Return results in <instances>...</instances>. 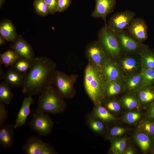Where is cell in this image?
<instances>
[{
	"label": "cell",
	"mask_w": 154,
	"mask_h": 154,
	"mask_svg": "<svg viewBox=\"0 0 154 154\" xmlns=\"http://www.w3.org/2000/svg\"><path fill=\"white\" fill-rule=\"evenodd\" d=\"M56 64L45 56L35 58L26 75L22 91L27 96L40 95L53 83Z\"/></svg>",
	"instance_id": "1"
},
{
	"label": "cell",
	"mask_w": 154,
	"mask_h": 154,
	"mask_svg": "<svg viewBox=\"0 0 154 154\" xmlns=\"http://www.w3.org/2000/svg\"><path fill=\"white\" fill-rule=\"evenodd\" d=\"M105 82L100 70L88 63L85 70L84 86L87 94L94 105L102 104L106 98Z\"/></svg>",
	"instance_id": "2"
},
{
	"label": "cell",
	"mask_w": 154,
	"mask_h": 154,
	"mask_svg": "<svg viewBox=\"0 0 154 154\" xmlns=\"http://www.w3.org/2000/svg\"><path fill=\"white\" fill-rule=\"evenodd\" d=\"M64 98L57 89L51 85L40 95L36 110L46 113H62L66 107Z\"/></svg>",
	"instance_id": "3"
},
{
	"label": "cell",
	"mask_w": 154,
	"mask_h": 154,
	"mask_svg": "<svg viewBox=\"0 0 154 154\" xmlns=\"http://www.w3.org/2000/svg\"><path fill=\"white\" fill-rule=\"evenodd\" d=\"M97 40L109 59L116 60L122 54L115 32L107 25L99 31Z\"/></svg>",
	"instance_id": "4"
},
{
	"label": "cell",
	"mask_w": 154,
	"mask_h": 154,
	"mask_svg": "<svg viewBox=\"0 0 154 154\" xmlns=\"http://www.w3.org/2000/svg\"><path fill=\"white\" fill-rule=\"evenodd\" d=\"M77 78L76 75H68L56 70L53 83L57 90L64 98H70L74 95L75 91L74 86Z\"/></svg>",
	"instance_id": "5"
},
{
	"label": "cell",
	"mask_w": 154,
	"mask_h": 154,
	"mask_svg": "<svg viewBox=\"0 0 154 154\" xmlns=\"http://www.w3.org/2000/svg\"><path fill=\"white\" fill-rule=\"evenodd\" d=\"M85 52L88 63L100 70L109 59L97 40L88 43L86 46Z\"/></svg>",
	"instance_id": "6"
},
{
	"label": "cell",
	"mask_w": 154,
	"mask_h": 154,
	"mask_svg": "<svg viewBox=\"0 0 154 154\" xmlns=\"http://www.w3.org/2000/svg\"><path fill=\"white\" fill-rule=\"evenodd\" d=\"M115 61L125 76L140 72L141 68L138 53L122 54Z\"/></svg>",
	"instance_id": "7"
},
{
	"label": "cell",
	"mask_w": 154,
	"mask_h": 154,
	"mask_svg": "<svg viewBox=\"0 0 154 154\" xmlns=\"http://www.w3.org/2000/svg\"><path fill=\"white\" fill-rule=\"evenodd\" d=\"M31 128L40 135L46 136L51 131L53 123L49 116L36 110L29 123Z\"/></svg>",
	"instance_id": "8"
},
{
	"label": "cell",
	"mask_w": 154,
	"mask_h": 154,
	"mask_svg": "<svg viewBox=\"0 0 154 154\" xmlns=\"http://www.w3.org/2000/svg\"><path fill=\"white\" fill-rule=\"evenodd\" d=\"M135 15L134 12L127 10L117 12L110 17L107 26L114 32L124 31L127 29Z\"/></svg>",
	"instance_id": "9"
},
{
	"label": "cell",
	"mask_w": 154,
	"mask_h": 154,
	"mask_svg": "<svg viewBox=\"0 0 154 154\" xmlns=\"http://www.w3.org/2000/svg\"><path fill=\"white\" fill-rule=\"evenodd\" d=\"M115 33L122 54L138 53L143 44L137 41L124 30Z\"/></svg>",
	"instance_id": "10"
},
{
	"label": "cell",
	"mask_w": 154,
	"mask_h": 154,
	"mask_svg": "<svg viewBox=\"0 0 154 154\" xmlns=\"http://www.w3.org/2000/svg\"><path fill=\"white\" fill-rule=\"evenodd\" d=\"M128 33L136 40L141 43L148 38L147 26L144 19L134 18L127 28Z\"/></svg>",
	"instance_id": "11"
},
{
	"label": "cell",
	"mask_w": 154,
	"mask_h": 154,
	"mask_svg": "<svg viewBox=\"0 0 154 154\" xmlns=\"http://www.w3.org/2000/svg\"><path fill=\"white\" fill-rule=\"evenodd\" d=\"M95 5L91 17L94 18H101L107 25L106 17L107 16L114 11L116 0H95Z\"/></svg>",
	"instance_id": "12"
},
{
	"label": "cell",
	"mask_w": 154,
	"mask_h": 154,
	"mask_svg": "<svg viewBox=\"0 0 154 154\" xmlns=\"http://www.w3.org/2000/svg\"><path fill=\"white\" fill-rule=\"evenodd\" d=\"M105 81L124 80L125 76L115 61L110 59L101 69Z\"/></svg>",
	"instance_id": "13"
},
{
	"label": "cell",
	"mask_w": 154,
	"mask_h": 154,
	"mask_svg": "<svg viewBox=\"0 0 154 154\" xmlns=\"http://www.w3.org/2000/svg\"><path fill=\"white\" fill-rule=\"evenodd\" d=\"M11 48L19 57L33 61L35 57L31 46L22 37H17Z\"/></svg>",
	"instance_id": "14"
},
{
	"label": "cell",
	"mask_w": 154,
	"mask_h": 154,
	"mask_svg": "<svg viewBox=\"0 0 154 154\" xmlns=\"http://www.w3.org/2000/svg\"><path fill=\"white\" fill-rule=\"evenodd\" d=\"M141 108L146 110L154 102V86L144 85L135 92Z\"/></svg>",
	"instance_id": "15"
},
{
	"label": "cell",
	"mask_w": 154,
	"mask_h": 154,
	"mask_svg": "<svg viewBox=\"0 0 154 154\" xmlns=\"http://www.w3.org/2000/svg\"><path fill=\"white\" fill-rule=\"evenodd\" d=\"M126 92L125 85L124 80L105 82L104 92L106 98L115 97Z\"/></svg>",
	"instance_id": "16"
},
{
	"label": "cell",
	"mask_w": 154,
	"mask_h": 154,
	"mask_svg": "<svg viewBox=\"0 0 154 154\" xmlns=\"http://www.w3.org/2000/svg\"><path fill=\"white\" fill-rule=\"evenodd\" d=\"M133 138L143 153L150 152L154 142L151 137L138 129L134 133Z\"/></svg>",
	"instance_id": "17"
},
{
	"label": "cell",
	"mask_w": 154,
	"mask_h": 154,
	"mask_svg": "<svg viewBox=\"0 0 154 154\" xmlns=\"http://www.w3.org/2000/svg\"><path fill=\"white\" fill-rule=\"evenodd\" d=\"M33 100L31 96H27L23 99L14 125L15 129L21 127L26 123L27 117L31 112L30 107Z\"/></svg>",
	"instance_id": "18"
},
{
	"label": "cell",
	"mask_w": 154,
	"mask_h": 154,
	"mask_svg": "<svg viewBox=\"0 0 154 154\" xmlns=\"http://www.w3.org/2000/svg\"><path fill=\"white\" fill-rule=\"evenodd\" d=\"M14 125H3L0 127V145L4 149H9L13 145Z\"/></svg>",
	"instance_id": "19"
},
{
	"label": "cell",
	"mask_w": 154,
	"mask_h": 154,
	"mask_svg": "<svg viewBox=\"0 0 154 154\" xmlns=\"http://www.w3.org/2000/svg\"><path fill=\"white\" fill-rule=\"evenodd\" d=\"M26 74L19 73L11 68L3 77L4 81L11 87L22 86Z\"/></svg>",
	"instance_id": "20"
},
{
	"label": "cell",
	"mask_w": 154,
	"mask_h": 154,
	"mask_svg": "<svg viewBox=\"0 0 154 154\" xmlns=\"http://www.w3.org/2000/svg\"><path fill=\"white\" fill-rule=\"evenodd\" d=\"M124 80L126 92H135L144 85L143 77L140 72L125 76Z\"/></svg>",
	"instance_id": "21"
},
{
	"label": "cell",
	"mask_w": 154,
	"mask_h": 154,
	"mask_svg": "<svg viewBox=\"0 0 154 154\" xmlns=\"http://www.w3.org/2000/svg\"><path fill=\"white\" fill-rule=\"evenodd\" d=\"M91 115L105 124L112 123L117 119L115 115L111 113L102 104L94 105Z\"/></svg>",
	"instance_id": "22"
},
{
	"label": "cell",
	"mask_w": 154,
	"mask_h": 154,
	"mask_svg": "<svg viewBox=\"0 0 154 154\" xmlns=\"http://www.w3.org/2000/svg\"><path fill=\"white\" fill-rule=\"evenodd\" d=\"M126 92L119 100L122 108L127 110H139L141 107L136 93Z\"/></svg>",
	"instance_id": "23"
},
{
	"label": "cell",
	"mask_w": 154,
	"mask_h": 154,
	"mask_svg": "<svg viewBox=\"0 0 154 154\" xmlns=\"http://www.w3.org/2000/svg\"><path fill=\"white\" fill-rule=\"evenodd\" d=\"M140 56L141 68H154V51L147 45L143 44L138 53Z\"/></svg>",
	"instance_id": "24"
},
{
	"label": "cell",
	"mask_w": 154,
	"mask_h": 154,
	"mask_svg": "<svg viewBox=\"0 0 154 154\" xmlns=\"http://www.w3.org/2000/svg\"><path fill=\"white\" fill-rule=\"evenodd\" d=\"M44 143L38 137H30L23 146V151L27 154H41Z\"/></svg>",
	"instance_id": "25"
},
{
	"label": "cell",
	"mask_w": 154,
	"mask_h": 154,
	"mask_svg": "<svg viewBox=\"0 0 154 154\" xmlns=\"http://www.w3.org/2000/svg\"><path fill=\"white\" fill-rule=\"evenodd\" d=\"M0 33L7 41L14 42L17 38L15 28L9 20L2 21L0 25Z\"/></svg>",
	"instance_id": "26"
},
{
	"label": "cell",
	"mask_w": 154,
	"mask_h": 154,
	"mask_svg": "<svg viewBox=\"0 0 154 154\" xmlns=\"http://www.w3.org/2000/svg\"><path fill=\"white\" fill-rule=\"evenodd\" d=\"M128 138L126 137L111 139L110 151L114 154H123Z\"/></svg>",
	"instance_id": "27"
},
{
	"label": "cell",
	"mask_w": 154,
	"mask_h": 154,
	"mask_svg": "<svg viewBox=\"0 0 154 154\" xmlns=\"http://www.w3.org/2000/svg\"><path fill=\"white\" fill-rule=\"evenodd\" d=\"M102 104L111 113L114 115L119 114L121 111L122 107L119 100L115 97L106 98Z\"/></svg>",
	"instance_id": "28"
},
{
	"label": "cell",
	"mask_w": 154,
	"mask_h": 154,
	"mask_svg": "<svg viewBox=\"0 0 154 154\" xmlns=\"http://www.w3.org/2000/svg\"><path fill=\"white\" fill-rule=\"evenodd\" d=\"M20 58L13 50H9L0 54V65L4 64L6 67L12 66Z\"/></svg>",
	"instance_id": "29"
},
{
	"label": "cell",
	"mask_w": 154,
	"mask_h": 154,
	"mask_svg": "<svg viewBox=\"0 0 154 154\" xmlns=\"http://www.w3.org/2000/svg\"><path fill=\"white\" fill-rule=\"evenodd\" d=\"M33 61L20 57L11 68L19 73L26 74L30 69Z\"/></svg>",
	"instance_id": "30"
},
{
	"label": "cell",
	"mask_w": 154,
	"mask_h": 154,
	"mask_svg": "<svg viewBox=\"0 0 154 154\" xmlns=\"http://www.w3.org/2000/svg\"><path fill=\"white\" fill-rule=\"evenodd\" d=\"M87 121L89 127L95 132L101 134L105 131L106 129V124L91 114L88 116Z\"/></svg>",
	"instance_id": "31"
},
{
	"label": "cell",
	"mask_w": 154,
	"mask_h": 154,
	"mask_svg": "<svg viewBox=\"0 0 154 154\" xmlns=\"http://www.w3.org/2000/svg\"><path fill=\"white\" fill-rule=\"evenodd\" d=\"M141 114L139 110H127L122 117L123 121L126 123L134 125L141 119Z\"/></svg>",
	"instance_id": "32"
},
{
	"label": "cell",
	"mask_w": 154,
	"mask_h": 154,
	"mask_svg": "<svg viewBox=\"0 0 154 154\" xmlns=\"http://www.w3.org/2000/svg\"><path fill=\"white\" fill-rule=\"evenodd\" d=\"M11 88L4 81L1 82L0 84V102L6 104L10 103L13 96Z\"/></svg>",
	"instance_id": "33"
},
{
	"label": "cell",
	"mask_w": 154,
	"mask_h": 154,
	"mask_svg": "<svg viewBox=\"0 0 154 154\" xmlns=\"http://www.w3.org/2000/svg\"><path fill=\"white\" fill-rule=\"evenodd\" d=\"M128 131L127 128L122 126H114L108 130L106 135V138L109 140L119 138L126 133Z\"/></svg>",
	"instance_id": "34"
},
{
	"label": "cell",
	"mask_w": 154,
	"mask_h": 154,
	"mask_svg": "<svg viewBox=\"0 0 154 154\" xmlns=\"http://www.w3.org/2000/svg\"><path fill=\"white\" fill-rule=\"evenodd\" d=\"M137 128L154 140V128L151 121L144 118L139 122Z\"/></svg>",
	"instance_id": "35"
},
{
	"label": "cell",
	"mask_w": 154,
	"mask_h": 154,
	"mask_svg": "<svg viewBox=\"0 0 154 154\" xmlns=\"http://www.w3.org/2000/svg\"><path fill=\"white\" fill-rule=\"evenodd\" d=\"M140 72L143 80L144 85H154V68H141Z\"/></svg>",
	"instance_id": "36"
},
{
	"label": "cell",
	"mask_w": 154,
	"mask_h": 154,
	"mask_svg": "<svg viewBox=\"0 0 154 154\" xmlns=\"http://www.w3.org/2000/svg\"><path fill=\"white\" fill-rule=\"evenodd\" d=\"M33 6L36 13L41 16H46L49 13L48 7L43 0H35Z\"/></svg>",
	"instance_id": "37"
},
{
	"label": "cell",
	"mask_w": 154,
	"mask_h": 154,
	"mask_svg": "<svg viewBox=\"0 0 154 154\" xmlns=\"http://www.w3.org/2000/svg\"><path fill=\"white\" fill-rule=\"evenodd\" d=\"M47 5L49 13L53 14L58 12V0H43Z\"/></svg>",
	"instance_id": "38"
},
{
	"label": "cell",
	"mask_w": 154,
	"mask_h": 154,
	"mask_svg": "<svg viewBox=\"0 0 154 154\" xmlns=\"http://www.w3.org/2000/svg\"><path fill=\"white\" fill-rule=\"evenodd\" d=\"M4 104L0 102V127L4 123L8 117V113Z\"/></svg>",
	"instance_id": "39"
},
{
	"label": "cell",
	"mask_w": 154,
	"mask_h": 154,
	"mask_svg": "<svg viewBox=\"0 0 154 154\" xmlns=\"http://www.w3.org/2000/svg\"><path fill=\"white\" fill-rule=\"evenodd\" d=\"M71 3V0H58V12L64 11L68 8Z\"/></svg>",
	"instance_id": "40"
},
{
	"label": "cell",
	"mask_w": 154,
	"mask_h": 154,
	"mask_svg": "<svg viewBox=\"0 0 154 154\" xmlns=\"http://www.w3.org/2000/svg\"><path fill=\"white\" fill-rule=\"evenodd\" d=\"M145 110V118L151 121L154 119V102Z\"/></svg>",
	"instance_id": "41"
},
{
	"label": "cell",
	"mask_w": 154,
	"mask_h": 154,
	"mask_svg": "<svg viewBox=\"0 0 154 154\" xmlns=\"http://www.w3.org/2000/svg\"><path fill=\"white\" fill-rule=\"evenodd\" d=\"M56 152L52 147L48 143H44L41 154H55Z\"/></svg>",
	"instance_id": "42"
},
{
	"label": "cell",
	"mask_w": 154,
	"mask_h": 154,
	"mask_svg": "<svg viewBox=\"0 0 154 154\" xmlns=\"http://www.w3.org/2000/svg\"><path fill=\"white\" fill-rule=\"evenodd\" d=\"M136 153L135 150L132 147L126 146L123 154H134Z\"/></svg>",
	"instance_id": "43"
},
{
	"label": "cell",
	"mask_w": 154,
	"mask_h": 154,
	"mask_svg": "<svg viewBox=\"0 0 154 154\" xmlns=\"http://www.w3.org/2000/svg\"><path fill=\"white\" fill-rule=\"evenodd\" d=\"M4 38L1 35L0 36V46H1L5 43Z\"/></svg>",
	"instance_id": "44"
},
{
	"label": "cell",
	"mask_w": 154,
	"mask_h": 154,
	"mask_svg": "<svg viewBox=\"0 0 154 154\" xmlns=\"http://www.w3.org/2000/svg\"><path fill=\"white\" fill-rule=\"evenodd\" d=\"M5 0H0V8H1L4 3Z\"/></svg>",
	"instance_id": "45"
},
{
	"label": "cell",
	"mask_w": 154,
	"mask_h": 154,
	"mask_svg": "<svg viewBox=\"0 0 154 154\" xmlns=\"http://www.w3.org/2000/svg\"><path fill=\"white\" fill-rule=\"evenodd\" d=\"M150 153H151V154H154V142Z\"/></svg>",
	"instance_id": "46"
},
{
	"label": "cell",
	"mask_w": 154,
	"mask_h": 154,
	"mask_svg": "<svg viewBox=\"0 0 154 154\" xmlns=\"http://www.w3.org/2000/svg\"><path fill=\"white\" fill-rule=\"evenodd\" d=\"M151 121L152 122V123L153 124V127H154V119H153V120Z\"/></svg>",
	"instance_id": "47"
},
{
	"label": "cell",
	"mask_w": 154,
	"mask_h": 154,
	"mask_svg": "<svg viewBox=\"0 0 154 154\" xmlns=\"http://www.w3.org/2000/svg\"></svg>",
	"instance_id": "48"
}]
</instances>
